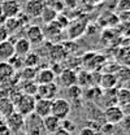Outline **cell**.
Masks as SVG:
<instances>
[{
  "label": "cell",
  "mask_w": 130,
  "mask_h": 135,
  "mask_svg": "<svg viewBox=\"0 0 130 135\" xmlns=\"http://www.w3.org/2000/svg\"><path fill=\"white\" fill-rule=\"evenodd\" d=\"M36 98L31 95H25V94H20L16 99L13 100L15 105V112L18 114H21L22 117H27L31 113H34V105H35Z\"/></svg>",
  "instance_id": "cell-1"
},
{
  "label": "cell",
  "mask_w": 130,
  "mask_h": 135,
  "mask_svg": "<svg viewBox=\"0 0 130 135\" xmlns=\"http://www.w3.org/2000/svg\"><path fill=\"white\" fill-rule=\"evenodd\" d=\"M70 110H72L70 103L66 100V99L57 98V99H53V100H52L51 114H52V116H55L56 118H59L60 121L66 119L68 116L70 114Z\"/></svg>",
  "instance_id": "cell-2"
},
{
  "label": "cell",
  "mask_w": 130,
  "mask_h": 135,
  "mask_svg": "<svg viewBox=\"0 0 130 135\" xmlns=\"http://www.w3.org/2000/svg\"><path fill=\"white\" fill-rule=\"evenodd\" d=\"M25 130L26 135H42L43 134V121L35 113L25 117Z\"/></svg>",
  "instance_id": "cell-3"
},
{
  "label": "cell",
  "mask_w": 130,
  "mask_h": 135,
  "mask_svg": "<svg viewBox=\"0 0 130 135\" xmlns=\"http://www.w3.org/2000/svg\"><path fill=\"white\" fill-rule=\"evenodd\" d=\"M103 116L107 123L109 125H118L121 123V121L125 117V113H124V109L118 105H112V107H107L105 110L103 112Z\"/></svg>",
  "instance_id": "cell-4"
},
{
  "label": "cell",
  "mask_w": 130,
  "mask_h": 135,
  "mask_svg": "<svg viewBox=\"0 0 130 135\" xmlns=\"http://www.w3.org/2000/svg\"><path fill=\"white\" fill-rule=\"evenodd\" d=\"M4 122L12 134H18L20 131H22L25 129V117H22L17 112H13L9 116H7L4 118Z\"/></svg>",
  "instance_id": "cell-5"
},
{
  "label": "cell",
  "mask_w": 130,
  "mask_h": 135,
  "mask_svg": "<svg viewBox=\"0 0 130 135\" xmlns=\"http://www.w3.org/2000/svg\"><path fill=\"white\" fill-rule=\"evenodd\" d=\"M59 91V86L52 82L47 84H38V90H36V99H47V100H53V98L56 96Z\"/></svg>",
  "instance_id": "cell-6"
},
{
  "label": "cell",
  "mask_w": 130,
  "mask_h": 135,
  "mask_svg": "<svg viewBox=\"0 0 130 135\" xmlns=\"http://www.w3.org/2000/svg\"><path fill=\"white\" fill-rule=\"evenodd\" d=\"M44 7H46L44 0H27L25 4V15L29 18L40 17Z\"/></svg>",
  "instance_id": "cell-7"
},
{
  "label": "cell",
  "mask_w": 130,
  "mask_h": 135,
  "mask_svg": "<svg viewBox=\"0 0 130 135\" xmlns=\"http://www.w3.org/2000/svg\"><path fill=\"white\" fill-rule=\"evenodd\" d=\"M0 7L5 18H13L21 15V5L17 0H4L3 3H0Z\"/></svg>",
  "instance_id": "cell-8"
},
{
  "label": "cell",
  "mask_w": 130,
  "mask_h": 135,
  "mask_svg": "<svg viewBox=\"0 0 130 135\" xmlns=\"http://www.w3.org/2000/svg\"><path fill=\"white\" fill-rule=\"evenodd\" d=\"M30 44H40L44 39V31L38 25H30L26 27V36Z\"/></svg>",
  "instance_id": "cell-9"
},
{
  "label": "cell",
  "mask_w": 130,
  "mask_h": 135,
  "mask_svg": "<svg viewBox=\"0 0 130 135\" xmlns=\"http://www.w3.org/2000/svg\"><path fill=\"white\" fill-rule=\"evenodd\" d=\"M86 25H87V21L83 20V18L74 20L68 26V35H69V38L70 39H76V38L81 36L82 34L85 33V30H86Z\"/></svg>",
  "instance_id": "cell-10"
},
{
  "label": "cell",
  "mask_w": 130,
  "mask_h": 135,
  "mask_svg": "<svg viewBox=\"0 0 130 135\" xmlns=\"http://www.w3.org/2000/svg\"><path fill=\"white\" fill-rule=\"evenodd\" d=\"M51 107H52V100L47 99H36L35 105H34V113L40 118H44L51 114Z\"/></svg>",
  "instance_id": "cell-11"
},
{
  "label": "cell",
  "mask_w": 130,
  "mask_h": 135,
  "mask_svg": "<svg viewBox=\"0 0 130 135\" xmlns=\"http://www.w3.org/2000/svg\"><path fill=\"white\" fill-rule=\"evenodd\" d=\"M59 81H60V84L64 86L65 88L74 86V84H77V73L73 69H64L60 71Z\"/></svg>",
  "instance_id": "cell-12"
},
{
  "label": "cell",
  "mask_w": 130,
  "mask_h": 135,
  "mask_svg": "<svg viewBox=\"0 0 130 135\" xmlns=\"http://www.w3.org/2000/svg\"><path fill=\"white\" fill-rule=\"evenodd\" d=\"M55 78H56L55 71L49 68H46V69H40L36 71L35 82H36V84H47L55 82Z\"/></svg>",
  "instance_id": "cell-13"
},
{
  "label": "cell",
  "mask_w": 130,
  "mask_h": 135,
  "mask_svg": "<svg viewBox=\"0 0 130 135\" xmlns=\"http://www.w3.org/2000/svg\"><path fill=\"white\" fill-rule=\"evenodd\" d=\"M15 46L12 40H5L0 43V60L1 61H9L15 56Z\"/></svg>",
  "instance_id": "cell-14"
},
{
  "label": "cell",
  "mask_w": 130,
  "mask_h": 135,
  "mask_svg": "<svg viewBox=\"0 0 130 135\" xmlns=\"http://www.w3.org/2000/svg\"><path fill=\"white\" fill-rule=\"evenodd\" d=\"M42 121H43V129L48 134H53L55 131H57L61 127V121L59 118H56L55 116H52V114L42 118Z\"/></svg>",
  "instance_id": "cell-15"
},
{
  "label": "cell",
  "mask_w": 130,
  "mask_h": 135,
  "mask_svg": "<svg viewBox=\"0 0 130 135\" xmlns=\"http://www.w3.org/2000/svg\"><path fill=\"white\" fill-rule=\"evenodd\" d=\"M15 75H16V70L9 65V62L7 61L0 62V84L9 82Z\"/></svg>",
  "instance_id": "cell-16"
},
{
  "label": "cell",
  "mask_w": 130,
  "mask_h": 135,
  "mask_svg": "<svg viewBox=\"0 0 130 135\" xmlns=\"http://www.w3.org/2000/svg\"><path fill=\"white\" fill-rule=\"evenodd\" d=\"M13 46H15V53L17 56H20V57H25L31 50V44L25 36L24 38H18L13 43Z\"/></svg>",
  "instance_id": "cell-17"
},
{
  "label": "cell",
  "mask_w": 130,
  "mask_h": 135,
  "mask_svg": "<svg viewBox=\"0 0 130 135\" xmlns=\"http://www.w3.org/2000/svg\"><path fill=\"white\" fill-rule=\"evenodd\" d=\"M99 84L103 90H109V88H116V86L118 83H117V79L113 73H105L100 77Z\"/></svg>",
  "instance_id": "cell-18"
},
{
  "label": "cell",
  "mask_w": 130,
  "mask_h": 135,
  "mask_svg": "<svg viewBox=\"0 0 130 135\" xmlns=\"http://www.w3.org/2000/svg\"><path fill=\"white\" fill-rule=\"evenodd\" d=\"M15 112V105L9 98H1L0 99V114L5 118L11 113Z\"/></svg>",
  "instance_id": "cell-19"
},
{
  "label": "cell",
  "mask_w": 130,
  "mask_h": 135,
  "mask_svg": "<svg viewBox=\"0 0 130 135\" xmlns=\"http://www.w3.org/2000/svg\"><path fill=\"white\" fill-rule=\"evenodd\" d=\"M101 98H103V100H104L107 107L117 105V88L104 90V92L101 94Z\"/></svg>",
  "instance_id": "cell-20"
},
{
  "label": "cell",
  "mask_w": 130,
  "mask_h": 135,
  "mask_svg": "<svg viewBox=\"0 0 130 135\" xmlns=\"http://www.w3.org/2000/svg\"><path fill=\"white\" fill-rule=\"evenodd\" d=\"M130 101V90L128 87L117 88V105L124 108Z\"/></svg>",
  "instance_id": "cell-21"
},
{
  "label": "cell",
  "mask_w": 130,
  "mask_h": 135,
  "mask_svg": "<svg viewBox=\"0 0 130 135\" xmlns=\"http://www.w3.org/2000/svg\"><path fill=\"white\" fill-rule=\"evenodd\" d=\"M36 71H38V70H36L35 68L25 66V68H22V69H20L18 78H20L22 82H26V81H35Z\"/></svg>",
  "instance_id": "cell-22"
},
{
  "label": "cell",
  "mask_w": 130,
  "mask_h": 135,
  "mask_svg": "<svg viewBox=\"0 0 130 135\" xmlns=\"http://www.w3.org/2000/svg\"><path fill=\"white\" fill-rule=\"evenodd\" d=\"M3 23H4L3 26L5 27V30L8 31V34L17 33V31L20 30V27L22 26V25L20 23V20H18L17 17H13V18H5Z\"/></svg>",
  "instance_id": "cell-23"
},
{
  "label": "cell",
  "mask_w": 130,
  "mask_h": 135,
  "mask_svg": "<svg viewBox=\"0 0 130 135\" xmlns=\"http://www.w3.org/2000/svg\"><path fill=\"white\" fill-rule=\"evenodd\" d=\"M21 91L25 95H36V90H38V84L35 81H26V82H21Z\"/></svg>",
  "instance_id": "cell-24"
},
{
  "label": "cell",
  "mask_w": 130,
  "mask_h": 135,
  "mask_svg": "<svg viewBox=\"0 0 130 135\" xmlns=\"http://www.w3.org/2000/svg\"><path fill=\"white\" fill-rule=\"evenodd\" d=\"M57 16H59L57 12H55L53 9H51L48 7H44V9H43V12H42V15H40V18L43 20L44 23L49 25L51 22H53V21L57 18Z\"/></svg>",
  "instance_id": "cell-25"
},
{
  "label": "cell",
  "mask_w": 130,
  "mask_h": 135,
  "mask_svg": "<svg viewBox=\"0 0 130 135\" xmlns=\"http://www.w3.org/2000/svg\"><path fill=\"white\" fill-rule=\"evenodd\" d=\"M22 62H24L25 66L35 68L39 62H40V59H39V56H38L35 52H29V53L22 59Z\"/></svg>",
  "instance_id": "cell-26"
},
{
  "label": "cell",
  "mask_w": 130,
  "mask_h": 135,
  "mask_svg": "<svg viewBox=\"0 0 130 135\" xmlns=\"http://www.w3.org/2000/svg\"><path fill=\"white\" fill-rule=\"evenodd\" d=\"M114 77H116V79H117V83H118V82L128 83L130 79V68L121 66L118 69V71L114 74Z\"/></svg>",
  "instance_id": "cell-27"
},
{
  "label": "cell",
  "mask_w": 130,
  "mask_h": 135,
  "mask_svg": "<svg viewBox=\"0 0 130 135\" xmlns=\"http://www.w3.org/2000/svg\"><path fill=\"white\" fill-rule=\"evenodd\" d=\"M46 7H48L51 9H53L55 12H61L65 7V0H44Z\"/></svg>",
  "instance_id": "cell-28"
},
{
  "label": "cell",
  "mask_w": 130,
  "mask_h": 135,
  "mask_svg": "<svg viewBox=\"0 0 130 135\" xmlns=\"http://www.w3.org/2000/svg\"><path fill=\"white\" fill-rule=\"evenodd\" d=\"M66 90H68V96H69L70 99L77 100V99H80L82 96V88L78 86V84L70 86V87H68Z\"/></svg>",
  "instance_id": "cell-29"
},
{
  "label": "cell",
  "mask_w": 130,
  "mask_h": 135,
  "mask_svg": "<svg viewBox=\"0 0 130 135\" xmlns=\"http://www.w3.org/2000/svg\"><path fill=\"white\" fill-rule=\"evenodd\" d=\"M118 60H120V62H121L124 66L130 68V47L122 50V52H121L120 56H118Z\"/></svg>",
  "instance_id": "cell-30"
},
{
  "label": "cell",
  "mask_w": 130,
  "mask_h": 135,
  "mask_svg": "<svg viewBox=\"0 0 130 135\" xmlns=\"http://www.w3.org/2000/svg\"><path fill=\"white\" fill-rule=\"evenodd\" d=\"M116 11L120 12V13L130 12V0H117Z\"/></svg>",
  "instance_id": "cell-31"
},
{
  "label": "cell",
  "mask_w": 130,
  "mask_h": 135,
  "mask_svg": "<svg viewBox=\"0 0 130 135\" xmlns=\"http://www.w3.org/2000/svg\"><path fill=\"white\" fill-rule=\"evenodd\" d=\"M61 127H63L64 130H66V131L72 133V131L76 129V125H74L72 121H69V119L66 118V119H63V121H61Z\"/></svg>",
  "instance_id": "cell-32"
},
{
  "label": "cell",
  "mask_w": 130,
  "mask_h": 135,
  "mask_svg": "<svg viewBox=\"0 0 130 135\" xmlns=\"http://www.w3.org/2000/svg\"><path fill=\"white\" fill-rule=\"evenodd\" d=\"M78 135H98V134L94 129H91L89 126H85V127H82L81 130H80V134Z\"/></svg>",
  "instance_id": "cell-33"
},
{
  "label": "cell",
  "mask_w": 130,
  "mask_h": 135,
  "mask_svg": "<svg viewBox=\"0 0 130 135\" xmlns=\"http://www.w3.org/2000/svg\"><path fill=\"white\" fill-rule=\"evenodd\" d=\"M8 38H9V34H8V31L5 30V27H4L3 25H0V43H1V42L8 40Z\"/></svg>",
  "instance_id": "cell-34"
},
{
  "label": "cell",
  "mask_w": 130,
  "mask_h": 135,
  "mask_svg": "<svg viewBox=\"0 0 130 135\" xmlns=\"http://www.w3.org/2000/svg\"><path fill=\"white\" fill-rule=\"evenodd\" d=\"M0 135H12L11 130L8 129V126L5 125V122H4V121H1V122H0Z\"/></svg>",
  "instance_id": "cell-35"
},
{
  "label": "cell",
  "mask_w": 130,
  "mask_h": 135,
  "mask_svg": "<svg viewBox=\"0 0 130 135\" xmlns=\"http://www.w3.org/2000/svg\"><path fill=\"white\" fill-rule=\"evenodd\" d=\"M52 135H72V133H69V131H66V130H64L63 127H60L57 131H55Z\"/></svg>",
  "instance_id": "cell-36"
},
{
  "label": "cell",
  "mask_w": 130,
  "mask_h": 135,
  "mask_svg": "<svg viewBox=\"0 0 130 135\" xmlns=\"http://www.w3.org/2000/svg\"><path fill=\"white\" fill-rule=\"evenodd\" d=\"M122 109H124V113H125L126 116H130V101L124 107V108H122Z\"/></svg>",
  "instance_id": "cell-37"
},
{
  "label": "cell",
  "mask_w": 130,
  "mask_h": 135,
  "mask_svg": "<svg viewBox=\"0 0 130 135\" xmlns=\"http://www.w3.org/2000/svg\"><path fill=\"white\" fill-rule=\"evenodd\" d=\"M4 20H5V17L3 16V12H1V7H0V22H4Z\"/></svg>",
  "instance_id": "cell-38"
},
{
  "label": "cell",
  "mask_w": 130,
  "mask_h": 135,
  "mask_svg": "<svg viewBox=\"0 0 130 135\" xmlns=\"http://www.w3.org/2000/svg\"><path fill=\"white\" fill-rule=\"evenodd\" d=\"M1 121H4V117H3V116L0 114V122H1Z\"/></svg>",
  "instance_id": "cell-39"
},
{
  "label": "cell",
  "mask_w": 130,
  "mask_h": 135,
  "mask_svg": "<svg viewBox=\"0 0 130 135\" xmlns=\"http://www.w3.org/2000/svg\"><path fill=\"white\" fill-rule=\"evenodd\" d=\"M128 88L130 90V79H129V82H128Z\"/></svg>",
  "instance_id": "cell-40"
}]
</instances>
